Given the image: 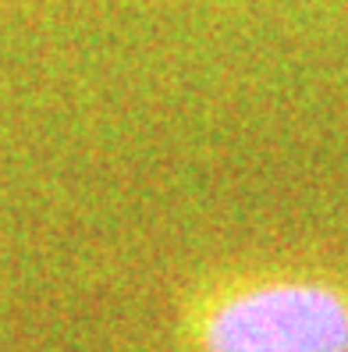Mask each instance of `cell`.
Masks as SVG:
<instances>
[{
	"label": "cell",
	"instance_id": "obj_1",
	"mask_svg": "<svg viewBox=\"0 0 348 352\" xmlns=\"http://www.w3.org/2000/svg\"><path fill=\"white\" fill-rule=\"evenodd\" d=\"M199 352H348V288L299 271L242 274L189 309Z\"/></svg>",
	"mask_w": 348,
	"mask_h": 352
}]
</instances>
